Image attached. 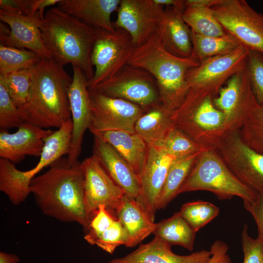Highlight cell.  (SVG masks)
<instances>
[{
  "label": "cell",
  "instance_id": "cell-24",
  "mask_svg": "<svg viewBox=\"0 0 263 263\" xmlns=\"http://www.w3.org/2000/svg\"><path fill=\"white\" fill-rule=\"evenodd\" d=\"M182 13L173 7H166L157 32L168 52L186 58L192 56L193 47L191 31L184 21Z\"/></svg>",
  "mask_w": 263,
  "mask_h": 263
},
{
  "label": "cell",
  "instance_id": "cell-2",
  "mask_svg": "<svg viewBox=\"0 0 263 263\" xmlns=\"http://www.w3.org/2000/svg\"><path fill=\"white\" fill-rule=\"evenodd\" d=\"M72 78L53 58L34 68L28 101L19 108L25 122L42 129L59 128L71 119L68 92Z\"/></svg>",
  "mask_w": 263,
  "mask_h": 263
},
{
  "label": "cell",
  "instance_id": "cell-29",
  "mask_svg": "<svg viewBox=\"0 0 263 263\" xmlns=\"http://www.w3.org/2000/svg\"><path fill=\"white\" fill-rule=\"evenodd\" d=\"M196 233L178 211L156 223L152 234L170 246L180 245L192 251Z\"/></svg>",
  "mask_w": 263,
  "mask_h": 263
},
{
  "label": "cell",
  "instance_id": "cell-42",
  "mask_svg": "<svg viewBox=\"0 0 263 263\" xmlns=\"http://www.w3.org/2000/svg\"><path fill=\"white\" fill-rule=\"evenodd\" d=\"M0 8L9 13L34 16L33 0H0Z\"/></svg>",
  "mask_w": 263,
  "mask_h": 263
},
{
  "label": "cell",
  "instance_id": "cell-15",
  "mask_svg": "<svg viewBox=\"0 0 263 263\" xmlns=\"http://www.w3.org/2000/svg\"><path fill=\"white\" fill-rule=\"evenodd\" d=\"M164 11L154 0H121L113 24L125 30L134 47H138L157 32Z\"/></svg>",
  "mask_w": 263,
  "mask_h": 263
},
{
  "label": "cell",
  "instance_id": "cell-12",
  "mask_svg": "<svg viewBox=\"0 0 263 263\" xmlns=\"http://www.w3.org/2000/svg\"><path fill=\"white\" fill-rule=\"evenodd\" d=\"M96 90L136 104L145 111L162 104L156 82L148 72L129 64Z\"/></svg>",
  "mask_w": 263,
  "mask_h": 263
},
{
  "label": "cell",
  "instance_id": "cell-46",
  "mask_svg": "<svg viewBox=\"0 0 263 263\" xmlns=\"http://www.w3.org/2000/svg\"><path fill=\"white\" fill-rule=\"evenodd\" d=\"M19 257L16 254L0 252V263H18Z\"/></svg>",
  "mask_w": 263,
  "mask_h": 263
},
{
  "label": "cell",
  "instance_id": "cell-10",
  "mask_svg": "<svg viewBox=\"0 0 263 263\" xmlns=\"http://www.w3.org/2000/svg\"><path fill=\"white\" fill-rule=\"evenodd\" d=\"M248 52L240 46L228 54L202 60L187 73L189 91L201 96L216 97L229 78L245 69Z\"/></svg>",
  "mask_w": 263,
  "mask_h": 263
},
{
  "label": "cell",
  "instance_id": "cell-30",
  "mask_svg": "<svg viewBox=\"0 0 263 263\" xmlns=\"http://www.w3.org/2000/svg\"><path fill=\"white\" fill-rule=\"evenodd\" d=\"M201 152L176 158L173 161L159 196L157 210L165 209L178 195L179 189L187 179L196 158Z\"/></svg>",
  "mask_w": 263,
  "mask_h": 263
},
{
  "label": "cell",
  "instance_id": "cell-7",
  "mask_svg": "<svg viewBox=\"0 0 263 263\" xmlns=\"http://www.w3.org/2000/svg\"><path fill=\"white\" fill-rule=\"evenodd\" d=\"M211 96L201 97L188 92L181 105L172 113L175 126L207 149H216L225 132L224 114L217 109Z\"/></svg>",
  "mask_w": 263,
  "mask_h": 263
},
{
  "label": "cell",
  "instance_id": "cell-37",
  "mask_svg": "<svg viewBox=\"0 0 263 263\" xmlns=\"http://www.w3.org/2000/svg\"><path fill=\"white\" fill-rule=\"evenodd\" d=\"M86 241L91 245H96L106 252L113 254L120 245L127 247L129 238L121 224L117 220L101 233Z\"/></svg>",
  "mask_w": 263,
  "mask_h": 263
},
{
  "label": "cell",
  "instance_id": "cell-6",
  "mask_svg": "<svg viewBox=\"0 0 263 263\" xmlns=\"http://www.w3.org/2000/svg\"><path fill=\"white\" fill-rule=\"evenodd\" d=\"M72 131L71 119L45 138L39 160L30 170H20L10 161L0 158V190L13 205L17 206L25 201L31 193L30 183L36 174L70 153Z\"/></svg>",
  "mask_w": 263,
  "mask_h": 263
},
{
  "label": "cell",
  "instance_id": "cell-23",
  "mask_svg": "<svg viewBox=\"0 0 263 263\" xmlns=\"http://www.w3.org/2000/svg\"><path fill=\"white\" fill-rule=\"evenodd\" d=\"M121 0H60L57 7L95 29L109 32L115 30L111 20Z\"/></svg>",
  "mask_w": 263,
  "mask_h": 263
},
{
  "label": "cell",
  "instance_id": "cell-5",
  "mask_svg": "<svg viewBox=\"0 0 263 263\" xmlns=\"http://www.w3.org/2000/svg\"><path fill=\"white\" fill-rule=\"evenodd\" d=\"M197 190L210 192L220 200L238 196L248 202L254 201L259 194L234 175L216 149L199 154L178 194Z\"/></svg>",
  "mask_w": 263,
  "mask_h": 263
},
{
  "label": "cell",
  "instance_id": "cell-3",
  "mask_svg": "<svg viewBox=\"0 0 263 263\" xmlns=\"http://www.w3.org/2000/svg\"><path fill=\"white\" fill-rule=\"evenodd\" d=\"M200 63L192 56L184 58L170 53L157 32L145 43L133 48L127 62L151 75L156 82L161 103L172 112L181 105L189 91L187 72Z\"/></svg>",
  "mask_w": 263,
  "mask_h": 263
},
{
  "label": "cell",
  "instance_id": "cell-25",
  "mask_svg": "<svg viewBox=\"0 0 263 263\" xmlns=\"http://www.w3.org/2000/svg\"><path fill=\"white\" fill-rule=\"evenodd\" d=\"M113 146L139 176L147 158L149 146L135 132L113 130L94 133Z\"/></svg>",
  "mask_w": 263,
  "mask_h": 263
},
{
  "label": "cell",
  "instance_id": "cell-19",
  "mask_svg": "<svg viewBox=\"0 0 263 263\" xmlns=\"http://www.w3.org/2000/svg\"><path fill=\"white\" fill-rule=\"evenodd\" d=\"M72 66V82L68 92L73 123L71 149L67 157L71 164L78 161L84 134L89 128L91 116V101L87 79L79 68Z\"/></svg>",
  "mask_w": 263,
  "mask_h": 263
},
{
  "label": "cell",
  "instance_id": "cell-21",
  "mask_svg": "<svg viewBox=\"0 0 263 263\" xmlns=\"http://www.w3.org/2000/svg\"><path fill=\"white\" fill-rule=\"evenodd\" d=\"M93 153L126 194L136 199L140 191L139 176L125 159L113 146L96 135Z\"/></svg>",
  "mask_w": 263,
  "mask_h": 263
},
{
  "label": "cell",
  "instance_id": "cell-41",
  "mask_svg": "<svg viewBox=\"0 0 263 263\" xmlns=\"http://www.w3.org/2000/svg\"><path fill=\"white\" fill-rule=\"evenodd\" d=\"M244 207L252 216L258 230L257 238L263 245V193H259L253 202H244Z\"/></svg>",
  "mask_w": 263,
  "mask_h": 263
},
{
  "label": "cell",
  "instance_id": "cell-8",
  "mask_svg": "<svg viewBox=\"0 0 263 263\" xmlns=\"http://www.w3.org/2000/svg\"><path fill=\"white\" fill-rule=\"evenodd\" d=\"M212 11L225 32L248 50L263 54V14L245 0H218Z\"/></svg>",
  "mask_w": 263,
  "mask_h": 263
},
{
  "label": "cell",
  "instance_id": "cell-14",
  "mask_svg": "<svg viewBox=\"0 0 263 263\" xmlns=\"http://www.w3.org/2000/svg\"><path fill=\"white\" fill-rule=\"evenodd\" d=\"M87 215L92 219L100 205L116 217L125 191L111 178L97 158L92 155L81 162Z\"/></svg>",
  "mask_w": 263,
  "mask_h": 263
},
{
  "label": "cell",
  "instance_id": "cell-17",
  "mask_svg": "<svg viewBox=\"0 0 263 263\" xmlns=\"http://www.w3.org/2000/svg\"><path fill=\"white\" fill-rule=\"evenodd\" d=\"M43 19L38 14L28 16L0 10V44L32 51L43 59L51 58L40 29Z\"/></svg>",
  "mask_w": 263,
  "mask_h": 263
},
{
  "label": "cell",
  "instance_id": "cell-16",
  "mask_svg": "<svg viewBox=\"0 0 263 263\" xmlns=\"http://www.w3.org/2000/svg\"><path fill=\"white\" fill-rule=\"evenodd\" d=\"M213 101L215 107L225 115V132L240 130L248 114L259 105L252 93L246 69L229 78Z\"/></svg>",
  "mask_w": 263,
  "mask_h": 263
},
{
  "label": "cell",
  "instance_id": "cell-40",
  "mask_svg": "<svg viewBox=\"0 0 263 263\" xmlns=\"http://www.w3.org/2000/svg\"><path fill=\"white\" fill-rule=\"evenodd\" d=\"M241 244L244 254L243 263H263V245L256 238L248 233L245 223L241 233Z\"/></svg>",
  "mask_w": 263,
  "mask_h": 263
},
{
  "label": "cell",
  "instance_id": "cell-27",
  "mask_svg": "<svg viewBox=\"0 0 263 263\" xmlns=\"http://www.w3.org/2000/svg\"><path fill=\"white\" fill-rule=\"evenodd\" d=\"M217 0H185L183 18L191 31L200 35L211 37H220L226 34L211 9Z\"/></svg>",
  "mask_w": 263,
  "mask_h": 263
},
{
  "label": "cell",
  "instance_id": "cell-11",
  "mask_svg": "<svg viewBox=\"0 0 263 263\" xmlns=\"http://www.w3.org/2000/svg\"><path fill=\"white\" fill-rule=\"evenodd\" d=\"M216 150L234 175L244 184L263 193V154L247 146L239 130L226 132Z\"/></svg>",
  "mask_w": 263,
  "mask_h": 263
},
{
  "label": "cell",
  "instance_id": "cell-44",
  "mask_svg": "<svg viewBox=\"0 0 263 263\" xmlns=\"http://www.w3.org/2000/svg\"><path fill=\"white\" fill-rule=\"evenodd\" d=\"M60 0H33V14L34 16L38 14L44 19V10L47 7L57 4Z\"/></svg>",
  "mask_w": 263,
  "mask_h": 263
},
{
  "label": "cell",
  "instance_id": "cell-35",
  "mask_svg": "<svg viewBox=\"0 0 263 263\" xmlns=\"http://www.w3.org/2000/svg\"><path fill=\"white\" fill-rule=\"evenodd\" d=\"M219 211L216 205L202 200L185 203L179 211L196 232L215 218Z\"/></svg>",
  "mask_w": 263,
  "mask_h": 263
},
{
  "label": "cell",
  "instance_id": "cell-13",
  "mask_svg": "<svg viewBox=\"0 0 263 263\" xmlns=\"http://www.w3.org/2000/svg\"><path fill=\"white\" fill-rule=\"evenodd\" d=\"M91 116L88 129L93 134L119 130L134 132L135 124L146 111L139 106L123 99L89 90Z\"/></svg>",
  "mask_w": 263,
  "mask_h": 263
},
{
  "label": "cell",
  "instance_id": "cell-38",
  "mask_svg": "<svg viewBox=\"0 0 263 263\" xmlns=\"http://www.w3.org/2000/svg\"><path fill=\"white\" fill-rule=\"evenodd\" d=\"M245 69L252 93L258 104H263V54L249 50Z\"/></svg>",
  "mask_w": 263,
  "mask_h": 263
},
{
  "label": "cell",
  "instance_id": "cell-22",
  "mask_svg": "<svg viewBox=\"0 0 263 263\" xmlns=\"http://www.w3.org/2000/svg\"><path fill=\"white\" fill-rule=\"evenodd\" d=\"M211 256L210 250L204 249L188 255L176 254L172 252L171 246L154 237L126 256L107 263H207Z\"/></svg>",
  "mask_w": 263,
  "mask_h": 263
},
{
  "label": "cell",
  "instance_id": "cell-34",
  "mask_svg": "<svg viewBox=\"0 0 263 263\" xmlns=\"http://www.w3.org/2000/svg\"><path fill=\"white\" fill-rule=\"evenodd\" d=\"M43 58L36 53L0 44V75L21 69H34Z\"/></svg>",
  "mask_w": 263,
  "mask_h": 263
},
{
  "label": "cell",
  "instance_id": "cell-4",
  "mask_svg": "<svg viewBox=\"0 0 263 263\" xmlns=\"http://www.w3.org/2000/svg\"><path fill=\"white\" fill-rule=\"evenodd\" d=\"M40 29L52 58L62 66L78 67L87 81L93 78L91 54L96 29L56 7L46 11Z\"/></svg>",
  "mask_w": 263,
  "mask_h": 263
},
{
  "label": "cell",
  "instance_id": "cell-45",
  "mask_svg": "<svg viewBox=\"0 0 263 263\" xmlns=\"http://www.w3.org/2000/svg\"><path fill=\"white\" fill-rule=\"evenodd\" d=\"M154 1L164 7L171 6L176 8L182 12H183L185 8V0H154Z\"/></svg>",
  "mask_w": 263,
  "mask_h": 263
},
{
  "label": "cell",
  "instance_id": "cell-33",
  "mask_svg": "<svg viewBox=\"0 0 263 263\" xmlns=\"http://www.w3.org/2000/svg\"><path fill=\"white\" fill-rule=\"evenodd\" d=\"M153 146L160 147L176 159L211 149L199 144L175 125Z\"/></svg>",
  "mask_w": 263,
  "mask_h": 263
},
{
  "label": "cell",
  "instance_id": "cell-1",
  "mask_svg": "<svg viewBox=\"0 0 263 263\" xmlns=\"http://www.w3.org/2000/svg\"><path fill=\"white\" fill-rule=\"evenodd\" d=\"M31 193L46 215L64 223L76 222L86 232L90 220L84 201V179L81 162L71 164L61 157L43 174L34 177Z\"/></svg>",
  "mask_w": 263,
  "mask_h": 263
},
{
  "label": "cell",
  "instance_id": "cell-28",
  "mask_svg": "<svg viewBox=\"0 0 263 263\" xmlns=\"http://www.w3.org/2000/svg\"><path fill=\"white\" fill-rule=\"evenodd\" d=\"M173 112L162 104L146 111L137 120L134 132L149 146L160 141L175 125Z\"/></svg>",
  "mask_w": 263,
  "mask_h": 263
},
{
  "label": "cell",
  "instance_id": "cell-20",
  "mask_svg": "<svg viewBox=\"0 0 263 263\" xmlns=\"http://www.w3.org/2000/svg\"><path fill=\"white\" fill-rule=\"evenodd\" d=\"M53 132L27 122L19 126L14 133L0 130V157L15 164L28 155L40 156L45 139Z\"/></svg>",
  "mask_w": 263,
  "mask_h": 263
},
{
  "label": "cell",
  "instance_id": "cell-32",
  "mask_svg": "<svg viewBox=\"0 0 263 263\" xmlns=\"http://www.w3.org/2000/svg\"><path fill=\"white\" fill-rule=\"evenodd\" d=\"M34 77V69H21L0 75V83L18 108L28 100Z\"/></svg>",
  "mask_w": 263,
  "mask_h": 263
},
{
  "label": "cell",
  "instance_id": "cell-26",
  "mask_svg": "<svg viewBox=\"0 0 263 263\" xmlns=\"http://www.w3.org/2000/svg\"><path fill=\"white\" fill-rule=\"evenodd\" d=\"M116 217L127 233L132 247L153 233L156 223L142 211L135 199L125 194L116 212Z\"/></svg>",
  "mask_w": 263,
  "mask_h": 263
},
{
  "label": "cell",
  "instance_id": "cell-18",
  "mask_svg": "<svg viewBox=\"0 0 263 263\" xmlns=\"http://www.w3.org/2000/svg\"><path fill=\"white\" fill-rule=\"evenodd\" d=\"M176 159L156 146H149L147 158L139 175L140 191L136 201L154 222L157 204L169 168Z\"/></svg>",
  "mask_w": 263,
  "mask_h": 263
},
{
  "label": "cell",
  "instance_id": "cell-43",
  "mask_svg": "<svg viewBox=\"0 0 263 263\" xmlns=\"http://www.w3.org/2000/svg\"><path fill=\"white\" fill-rule=\"evenodd\" d=\"M228 246L224 242L216 240L211 245L210 259L207 263H232L228 254Z\"/></svg>",
  "mask_w": 263,
  "mask_h": 263
},
{
  "label": "cell",
  "instance_id": "cell-39",
  "mask_svg": "<svg viewBox=\"0 0 263 263\" xmlns=\"http://www.w3.org/2000/svg\"><path fill=\"white\" fill-rule=\"evenodd\" d=\"M25 121L19 109L15 106L7 90L0 83V128L7 130L19 127Z\"/></svg>",
  "mask_w": 263,
  "mask_h": 263
},
{
  "label": "cell",
  "instance_id": "cell-36",
  "mask_svg": "<svg viewBox=\"0 0 263 263\" xmlns=\"http://www.w3.org/2000/svg\"><path fill=\"white\" fill-rule=\"evenodd\" d=\"M239 133L247 146L263 154V104L258 105L248 114Z\"/></svg>",
  "mask_w": 263,
  "mask_h": 263
},
{
  "label": "cell",
  "instance_id": "cell-31",
  "mask_svg": "<svg viewBox=\"0 0 263 263\" xmlns=\"http://www.w3.org/2000/svg\"><path fill=\"white\" fill-rule=\"evenodd\" d=\"M191 39L192 56L200 62L207 58L228 54L241 46L236 38L227 33L223 36L211 37L191 31Z\"/></svg>",
  "mask_w": 263,
  "mask_h": 263
},
{
  "label": "cell",
  "instance_id": "cell-9",
  "mask_svg": "<svg viewBox=\"0 0 263 263\" xmlns=\"http://www.w3.org/2000/svg\"><path fill=\"white\" fill-rule=\"evenodd\" d=\"M129 34L115 28L113 32L96 29L91 62L95 70L93 78L87 81L90 90L112 78L127 62L134 48Z\"/></svg>",
  "mask_w": 263,
  "mask_h": 263
}]
</instances>
